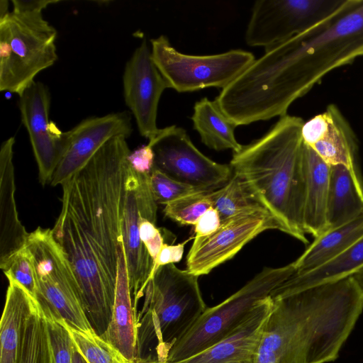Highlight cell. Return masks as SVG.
<instances>
[{
    "label": "cell",
    "instance_id": "6da1fadb",
    "mask_svg": "<svg viewBox=\"0 0 363 363\" xmlns=\"http://www.w3.org/2000/svg\"><path fill=\"white\" fill-rule=\"evenodd\" d=\"M130 153L126 138L115 137L64 182L61 210L52 228L99 335L110 323L115 300Z\"/></svg>",
    "mask_w": 363,
    "mask_h": 363
},
{
    "label": "cell",
    "instance_id": "7a4b0ae2",
    "mask_svg": "<svg viewBox=\"0 0 363 363\" xmlns=\"http://www.w3.org/2000/svg\"><path fill=\"white\" fill-rule=\"evenodd\" d=\"M272 300L255 363L333 362L363 311L352 276Z\"/></svg>",
    "mask_w": 363,
    "mask_h": 363
},
{
    "label": "cell",
    "instance_id": "3957f363",
    "mask_svg": "<svg viewBox=\"0 0 363 363\" xmlns=\"http://www.w3.org/2000/svg\"><path fill=\"white\" fill-rule=\"evenodd\" d=\"M303 120L285 115L261 138L233 152L230 162L255 189L287 234L304 244Z\"/></svg>",
    "mask_w": 363,
    "mask_h": 363
},
{
    "label": "cell",
    "instance_id": "277c9868",
    "mask_svg": "<svg viewBox=\"0 0 363 363\" xmlns=\"http://www.w3.org/2000/svg\"><path fill=\"white\" fill-rule=\"evenodd\" d=\"M198 279L174 264L154 273L137 313L139 358L167 362L172 347L206 309Z\"/></svg>",
    "mask_w": 363,
    "mask_h": 363
},
{
    "label": "cell",
    "instance_id": "5b68a950",
    "mask_svg": "<svg viewBox=\"0 0 363 363\" xmlns=\"http://www.w3.org/2000/svg\"><path fill=\"white\" fill-rule=\"evenodd\" d=\"M57 32L42 13L11 11L0 21V91L19 96L57 60Z\"/></svg>",
    "mask_w": 363,
    "mask_h": 363
},
{
    "label": "cell",
    "instance_id": "8992f818",
    "mask_svg": "<svg viewBox=\"0 0 363 363\" xmlns=\"http://www.w3.org/2000/svg\"><path fill=\"white\" fill-rule=\"evenodd\" d=\"M26 247L35 270V298L43 312L74 329L95 332L85 313L75 272L52 229L37 228L29 233Z\"/></svg>",
    "mask_w": 363,
    "mask_h": 363
},
{
    "label": "cell",
    "instance_id": "52a82bcc",
    "mask_svg": "<svg viewBox=\"0 0 363 363\" xmlns=\"http://www.w3.org/2000/svg\"><path fill=\"white\" fill-rule=\"evenodd\" d=\"M295 272L294 262L281 267H265L227 299L206 308L172 347L167 363L189 358L223 339L245 320L259 301L269 296Z\"/></svg>",
    "mask_w": 363,
    "mask_h": 363
},
{
    "label": "cell",
    "instance_id": "ba28073f",
    "mask_svg": "<svg viewBox=\"0 0 363 363\" xmlns=\"http://www.w3.org/2000/svg\"><path fill=\"white\" fill-rule=\"evenodd\" d=\"M151 53L169 88L189 92L208 87L228 86L255 60L252 53L231 50L210 55H191L177 51L168 38L161 35L152 39Z\"/></svg>",
    "mask_w": 363,
    "mask_h": 363
},
{
    "label": "cell",
    "instance_id": "9c48e42d",
    "mask_svg": "<svg viewBox=\"0 0 363 363\" xmlns=\"http://www.w3.org/2000/svg\"><path fill=\"white\" fill-rule=\"evenodd\" d=\"M350 0H259L252 6L245 40L264 50L308 31L344 10Z\"/></svg>",
    "mask_w": 363,
    "mask_h": 363
},
{
    "label": "cell",
    "instance_id": "30bf717a",
    "mask_svg": "<svg viewBox=\"0 0 363 363\" xmlns=\"http://www.w3.org/2000/svg\"><path fill=\"white\" fill-rule=\"evenodd\" d=\"M147 144L155 153L154 168L204 192L221 188L233 175L230 164L216 162L204 155L186 130L175 125L160 129Z\"/></svg>",
    "mask_w": 363,
    "mask_h": 363
},
{
    "label": "cell",
    "instance_id": "8fae6325",
    "mask_svg": "<svg viewBox=\"0 0 363 363\" xmlns=\"http://www.w3.org/2000/svg\"><path fill=\"white\" fill-rule=\"evenodd\" d=\"M267 230L287 233L270 212L247 211L222 220L220 227L204 237H196L186 256L187 270L201 276L233 258L247 242Z\"/></svg>",
    "mask_w": 363,
    "mask_h": 363
},
{
    "label": "cell",
    "instance_id": "7c38bea8",
    "mask_svg": "<svg viewBox=\"0 0 363 363\" xmlns=\"http://www.w3.org/2000/svg\"><path fill=\"white\" fill-rule=\"evenodd\" d=\"M50 92L40 82L33 83L19 96L21 121L29 135L42 185L50 182L70 138V130L62 132L50 121Z\"/></svg>",
    "mask_w": 363,
    "mask_h": 363
},
{
    "label": "cell",
    "instance_id": "4fadbf2b",
    "mask_svg": "<svg viewBox=\"0 0 363 363\" xmlns=\"http://www.w3.org/2000/svg\"><path fill=\"white\" fill-rule=\"evenodd\" d=\"M125 104L135 118L140 135L148 140L159 132L158 104L169 85L157 66L144 39L126 62L123 76Z\"/></svg>",
    "mask_w": 363,
    "mask_h": 363
},
{
    "label": "cell",
    "instance_id": "5bb4252c",
    "mask_svg": "<svg viewBox=\"0 0 363 363\" xmlns=\"http://www.w3.org/2000/svg\"><path fill=\"white\" fill-rule=\"evenodd\" d=\"M69 144L50 184L62 185L79 171L111 139L133 133L131 113L127 111L93 116L70 129Z\"/></svg>",
    "mask_w": 363,
    "mask_h": 363
},
{
    "label": "cell",
    "instance_id": "9a60e30c",
    "mask_svg": "<svg viewBox=\"0 0 363 363\" xmlns=\"http://www.w3.org/2000/svg\"><path fill=\"white\" fill-rule=\"evenodd\" d=\"M273 307L270 296L259 301L245 320L223 339L174 363H255L263 329Z\"/></svg>",
    "mask_w": 363,
    "mask_h": 363
},
{
    "label": "cell",
    "instance_id": "2e32d148",
    "mask_svg": "<svg viewBox=\"0 0 363 363\" xmlns=\"http://www.w3.org/2000/svg\"><path fill=\"white\" fill-rule=\"evenodd\" d=\"M135 175L130 167L122 222V242L133 307L137 313L139 299L144 296L153 267V261L141 240L140 211L135 194Z\"/></svg>",
    "mask_w": 363,
    "mask_h": 363
},
{
    "label": "cell",
    "instance_id": "e0dca14e",
    "mask_svg": "<svg viewBox=\"0 0 363 363\" xmlns=\"http://www.w3.org/2000/svg\"><path fill=\"white\" fill-rule=\"evenodd\" d=\"M15 138L4 141L0 149V268L23 248L29 235L19 220L15 200L13 162Z\"/></svg>",
    "mask_w": 363,
    "mask_h": 363
},
{
    "label": "cell",
    "instance_id": "ac0fdd59",
    "mask_svg": "<svg viewBox=\"0 0 363 363\" xmlns=\"http://www.w3.org/2000/svg\"><path fill=\"white\" fill-rule=\"evenodd\" d=\"M118 252V274L111 319L106 330L100 336L132 362L139 358L137 313L133 307L122 240Z\"/></svg>",
    "mask_w": 363,
    "mask_h": 363
},
{
    "label": "cell",
    "instance_id": "d6986e66",
    "mask_svg": "<svg viewBox=\"0 0 363 363\" xmlns=\"http://www.w3.org/2000/svg\"><path fill=\"white\" fill-rule=\"evenodd\" d=\"M303 164L305 177L303 226L306 233L315 238L327 230V204L330 165L303 143Z\"/></svg>",
    "mask_w": 363,
    "mask_h": 363
},
{
    "label": "cell",
    "instance_id": "ffe728a7",
    "mask_svg": "<svg viewBox=\"0 0 363 363\" xmlns=\"http://www.w3.org/2000/svg\"><path fill=\"white\" fill-rule=\"evenodd\" d=\"M9 280L0 323V363H18L27 322L37 301L18 282Z\"/></svg>",
    "mask_w": 363,
    "mask_h": 363
},
{
    "label": "cell",
    "instance_id": "44dd1931",
    "mask_svg": "<svg viewBox=\"0 0 363 363\" xmlns=\"http://www.w3.org/2000/svg\"><path fill=\"white\" fill-rule=\"evenodd\" d=\"M363 213V184L359 172L342 164L330 165L327 230Z\"/></svg>",
    "mask_w": 363,
    "mask_h": 363
},
{
    "label": "cell",
    "instance_id": "7402d4cb",
    "mask_svg": "<svg viewBox=\"0 0 363 363\" xmlns=\"http://www.w3.org/2000/svg\"><path fill=\"white\" fill-rule=\"evenodd\" d=\"M363 268V236L343 253L324 265L303 274H293L272 291L275 299L299 291L351 277Z\"/></svg>",
    "mask_w": 363,
    "mask_h": 363
},
{
    "label": "cell",
    "instance_id": "603a6c76",
    "mask_svg": "<svg viewBox=\"0 0 363 363\" xmlns=\"http://www.w3.org/2000/svg\"><path fill=\"white\" fill-rule=\"evenodd\" d=\"M362 236L363 213L354 219L329 229L315 238L294 262V274H303L324 265L343 253Z\"/></svg>",
    "mask_w": 363,
    "mask_h": 363
},
{
    "label": "cell",
    "instance_id": "cb8c5ba5",
    "mask_svg": "<svg viewBox=\"0 0 363 363\" xmlns=\"http://www.w3.org/2000/svg\"><path fill=\"white\" fill-rule=\"evenodd\" d=\"M325 111L329 117L328 129L311 147L328 164H342L359 172L357 162V141L354 131L336 105L330 104Z\"/></svg>",
    "mask_w": 363,
    "mask_h": 363
},
{
    "label": "cell",
    "instance_id": "d4e9b609",
    "mask_svg": "<svg viewBox=\"0 0 363 363\" xmlns=\"http://www.w3.org/2000/svg\"><path fill=\"white\" fill-rule=\"evenodd\" d=\"M194 128L201 142L216 151L230 149L233 152L242 147L236 140L237 125L220 109L216 101L204 97L196 101L191 116Z\"/></svg>",
    "mask_w": 363,
    "mask_h": 363
},
{
    "label": "cell",
    "instance_id": "484cf974",
    "mask_svg": "<svg viewBox=\"0 0 363 363\" xmlns=\"http://www.w3.org/2000/svg\"><path fill=\"white\" fill-rule=\"evenodd\" d=\"M209 195L213 208L218 211L222 220L242 212H270L248 181L234 171L233 177L226 184L210 192Z\"/></svg>",
    "mask_w": 363,
    "mask_h": 363
},
{
    "label": "cell",
    "instance_id": "4316f807",
    "mask_svg": "<svg viewBox=\"0 0 363 363\" xmlns=\"http://www.w3.org/2000/svg\"><path fill=\"white\" fill-rule=\"evenodd\" d=\"M18 363H52L46 320L38 301L27 322Z\"/></svg>",
    "mask_w": 363,
    "mask_h": 363
},
{
    "label": "cell",
    "instance_id": "83f0119b",
    "mask_svg": "<svg viewBox=\"0 0 363 363\" xmlns=\"http://www.w3.org/2000/svg\"><path fill=\"white\" fill-rule=\"evenodd\" d=\"M78 351L87 363H130L123 354L96 332H84L65 323Z\"/></svg>",
    "mask_w": 363,
    "mask_h": 363
},
{
    "label": "cell",
    "instance_id": "f1b7e54d",
    "mask_svg": "<svg viewBox=\"0 0 363 363\" xmlns=\"http://www.w3.org/2000/svg\"><path fill=\"white\" fill-rule=\"evenodd\" d=\"M210 192L189 195L165 205L164 215L182 225H194L213 207Z\"/></svg>",
    "mask_w": 363,
    "mask_h": 363
},
{
    "label": "cell",
    "instance_id": "f546056e",
    "mask_svg": "<svg viewBox=\"0 0 363 363\" xmlns=\"http://www.w3.org/2000/svg\"><path fill=\"white\" fill-rule=\"evenodd\" d=\"M8 279H12L35 298L37 292V281L35 270L32 256L25 246L17 252L1 269Z\"/></svg>",
    "mask_w": 363,
    "mask_h": 363
},
{
    "label": "cell",
    "instance_id": "4dcf8cb0",
    "mask_svg": "<svg viewBox=\"0 0 363 363\" xmlns=\"http://www.w3.org/2000/svg\"><path fill=\"white\" fill-rule=\"evenodd\" d=\"M150 187L156 203L165 205L189 195L206 193L177 182L156 168L150 174Z\"/></svg>",
    "mask_w": 363,
    "mask_h": 363
},
{
    "label": "cell",
    "instance_id": "1f68e13d",
    "mask_svg": "<svg viewBox=\"0 0 363 363\" xmlns=\"http://www.w3.org/2000/svg\"><path fill=\"white\" fill-rule=\"evenodd\" d=\"M44 315L50 342L52 363H72L74 342L65 323L49 314Z\"/></svg>",
    "mask_w": 363,
    "mask_h": 363
},
{
    "label": "cell",
    "instance_id": "d6a6232c",
    "mask_svg": "<svg viewBox=\"0 0 363 363\" xmlns=\"http://www.w3.org/2000/svg\"><path fill=\"white\" fill-rule=\"evenodd\" d=\"M139 231L141 240L147 248L154 264L164 243L163 237L156 227V224L142 217L140 220Z\"/></svg>",
    "mask_w": 363,
    "mask_h": 363
},
{
    "label": "cell",
    "instance_id": "836d02e7",
    "mask_svg": "<svg viewBox=\"0 0 363 363\" xmlns=\"http://www.w3.org/2000/svg\"><path fill=\"white\" fill-rule=\"evenodd\" d=\"M129 164L132 169L138 174H150L155 163V153L150 145L143 146L128 157Z\"/></svg>",
    "mask_w": 363,
    "mask_h": 363
},
{
    "label": "cell",
    "instance_id": "e575fe53",
    "mask_svg": "<svg viewBox=\"0 0 363 363\" xmlns=\"http://www.w3.org/2000/svg\"><path fill=\"white\" fill-rule=\"evenodd\" d=\"M189 240V239L177 245L164 243L154 262L149 281L159 267L169 264L179 262L182 259L184 251V246Z\"/></svg>",
    "mask_w": 363,
    "mask_h": 363
},
{
    "label": "cell",
    "instance_id": "d590c367",
    "mask_svg": "<svg viewBox=\"0 0 363 363\" xmlns=\"http://www.w3.org/2000/svg\"><path fill=\"white\" fill-rule=\"evenodd\" d=\"M222 222L218 211L211 208L207 210L197 220L194 225L196 237H204L215 232Z\"/></svg>",
    "mask_w": 363,
    "mask_h": 363
},
{
    "label": "cell",
    "instance_id": "8d00e7d4",
    "mask_svg": "<svg viewBox=\"0 0 363 363\" xmlns=\"http://www.w3.org/2000/svg\"><path fill=\"white\" fill-rule=\"evenodd\" d=\"M55 0H13V11L16 13H42L50 4H56Z\"/></svg>",
    "mask_w": 363,
    "mask_h": 363
},
{
    "label": "cell",
    "instance_id": "74e56055",
    "mask_svg": "<svg viewBox=\"0 0 363 363\" xmlns=\"http://www.w3.org/2000/svg\"><path fill=\"white\" fill-rule=\"evenodd\" d=\"M352 277L363 295V268L352 275Z\"/></svg>",
    "mask_w": 363,
    "mask_h": 363
},
{
    "label": "cell",
    "instance_id": "f35d334b",
    "mask_svg": "<svg viewBox=\"0 0 363 363\" xmlns=\"http://www.w3.org/2000/svg\"><path fill=\"white\" fill-rule=\"evenodd\" d=\"M9 10V1L7 0L0 1V21L5 19L11 13Z\"/></svg>",
    "mask_w": 363,
    "mask_h": 363
},
{
    "label": "cell",
    "instance_id": "ab89813d",
    "mask_svg": "<svg viewBox=\"0 0 363 363\" xmlns=\"http://www.w3.org/2000/svg\"><path fill=\"white\" fill-rule=\"evenodd\" d=\"M72 363H87L84 357L81 354V353L78 351L75 345L74 344L73 350H72Z\"/></svg>",
    "mask_w": 363,
    "mask_h": 363
},
{
    "label": "cell",
    "instance_id": "60d3db41",
    "mask_svg": "<svg viewBox=\"0 0 363 363\" xmlns=\"http://www.w3.org/2000/svg\"><path fill=\"white\" fill-rule=\"evenodd\" d=\"M130 363H167V362H158V361L138 358V359H136L130 362Z\"/></svg>",
    "mask_w": 363,
    "mask_h": 363
}]
</instances>
